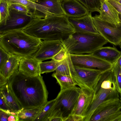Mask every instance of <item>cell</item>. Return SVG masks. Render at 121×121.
Wrapping results in <instances>:
<instances>
[{
    "mask_svg": "<svg viewBox=\"0 0 121 121\" xmlns=\"http://www.w3.org/2000/svg\"><path fill=\"white\" fill-rule=\"evenodd\" d=\"M9 89L23 109L39 108L48 101V92L43 77H32L18 71L8 79Z\"/></svg>",
    "mask_w": 121,
    "mask_h": 121,
    "instance_id": "6da1fadb",
    "label": "cell"
},
{
    "mask_svg": "<svg viewBox=\"0 0 121 121\" xmlns=\"http://www.w3.org/2000/svg\"><path fill=\"white\" fill-rule=\"evenodd\" d=\"M22 30L41 40H58L61 42L75 32L68 17L65 15L45 17L44 15L34 14Z\"/></svg>",
    "mask_w": 121,
    "mask_h": 121,
    "instance_id": "7a4b0ae2",
    "label": "cell"
},
{
    "mask_svg": "<svg viewBox=\"0 0 121 121\" xmlns=\"http://www.w3.org/2000/svg\"><path fill=\"white\" fill-rule=\"evenodd\" d=\"M41 41L22 30L0 34V47L9 54L22 58L33 57L38 50Z\"/></svg>",
    "mask_w": 121,
    "mask_h": 121,
    "instance_id": "3957f363",
    "label": "cell"
},
{
    "mask_svg": "<svg viewBox=\"0 0 121 121\" xmlns=\"http://www.w3.org/2000/svg\"><path fill=\"white\" fill-rule=\"evenodd\" d=\"M61 42L67 52L76 54H91L108 42L99 33L77 32Z\"/></svg>",
    "mask_w": 121,
    "mask_h": 121,
    "instance_id": "277c9868",
    "label": "cell"
},
{
    "mask_svg": "<svg viewBox=\"0 0 121 121\" xmlns=\"http://www.w3.org/2000/svg\"><path fill=\"white\" fill-rule=\"evenodd\" d=\"M81 89L76 86L60 89L52 108L48 121L55 117H60L63 121L72 114L77 103Z\"/></svg>",
    "mask_w": 121,
    "mask_h": 121,
    "instance_id": "5b68a950",
    "label": "cell"
},
{
    "mask_svg": "<svg viewBox=\"0 0 121 121\" xmlns=\"http://www.w3.org/2000/svg\"><path fill=\"white\" fill-rule=\"evenodd\" d=\"M89 121H121V103L119 94L106 99L95 109Z\"/></svg>",
    "mask_w": 121,
    "mask_h": 121,
    "instance_id": "8992f818",
    "label": "cell"
},
{
    "mask_svg": "<svg viewBox=\"0 0 121 121\" xmlns=\"http://www.w3.org/2000/svg\"><path fill=\"white\" fill-rule=\"evenodd\" d=\"M95 28L99 32L108 42L115 46L121 44V23H110L100 19L96 14L92 17Z\"/></svg>",
    "mask_w": 121,
    "mask_h": 121,
    "instance_id": "52a82bcc",
    "label": "cell"
},
{
    "mask_svg": "<svg viewBox=\"0 0 121 121\" xmlns=\"http://www.w3.org/2000/svg\"><path fill=\"white\" fill-rule=\"evenodd\" d=\"M70 55L74 66L98 69L103 72L110 69L112 68V64L92 54H70Z\"/></svg>",
    "mask_w": 121,
    "mask_h": 121,
    "instance_id": "ba28073f",
    "label": "cell"
},
{
    "mask_svg": "<svg viewBox=\"0 0 121 121\" xmlns=\"http://www.w3.org/2000/svg\"><path fill=\"white\" fill-rule=\"evenodd\" d=\"M10 17L5 23L0 25V34L22 30L29 23L33 15L20 13L10 10Z\"/></svg>",
    "mask_w": 121,
    "mask_h": 121,
    "instance_id": "9c48e42d",
    "label": "cell"
},
{
    "mask_svg": "<svg viewBox=\"0 0 121 121\" xmlns=\"http://www.w3.org/2000/svg\"><path fill=\"white\" fill-rule=\"evenodd\" d=\"M63 48L62 42L59 40H41L38 50L33 57L40 62L52 59Z\"/></svg>",
    "mask_w": 121,
    "mask_h": 121,
    "instance_id": "30bf717a",
    "label": "cell"
},
{
    "mask_svg": "<svg viewBox=\"0 0 121 121\" xmlns=\"http://www.w3.org/2000/svg\"><path fill=\"white\" fill-rule=\"evenodd\" d=\"M69 21L74 29L75 32L82 33H99L94 25L91 12L79 17H68Z\"/></svg>",
    "mask_w": 121,
    "mask_h": 121,
    "instance_id": "8fae6325",
    "label": "cell"
},
{
    "mask_svg": "<svg viewBox=\"0 0 121 121\" xmlns=\"http://www.w3.org/2000/svg\"><path fill=\"white\" fill-rule=\"evenodd\" d=\"M74 67L76 73L83 84L94 92L103 72L98 69Z\"/></svg>",
    "mask_w": 121,
    "mask_h": 121,
    "instance_id": "7c38bea8",
    "label": "cell"
},
{
    "mask_svg": "<svg viewBox=\"0 0 121 121\" xmlns=\"http://www.w3.org/2000/svg\"><path fill=\"white\" fill-rule=\"evenodd\" d=\"M81 89V91L72 114H78L85 117L93 101L94 92L86 87Z\"/></svg>",
    "mask_w": 121,
    "mask_h": 121,
    "instance_id": "4fadbf2b",
    "label": "cell"
},
{
    "mask_svg": "<svg viewBox=\"0 0 121 121\" xmlns=\"http://www.w3.org/2000/svg\"><path fill=\"white\" fill-rule=\"evenodd\" d=\"M118 94L117 90L101 88L95 90L93 101L86 113L83 121H89L94 111L100 104L108 97Z\"/></svg>",
    "mask_w": 121,
    "mask_h": 121,
    "instance_id": "5bb4252c",
    "label": "cell"
},
{
    "mask_svg": "<svg viewBox=\"0 0 121 121\" xmlns=\"http://www.w3.org/2000/svg\"><path fill=\"white\" fill-rule=\"evenodd\" d=\"M56 73L69 76L76 81L82 88L86 87L81 81L75 70L71 60L70 54L67 52L66 57L62 61L55 70Z\"/></svg>",
    "mask_w": 121,
    "mask_h": 121,
    "instance_id": "9a60e30c",
    "label": "cell"
},
{
    "mask_svg": "<svg viewBox=\"0 0 121 121\" xmlns=\"http://www.w3.org/2000/svg\"><path fill=\"white\" fill-rule=\"evenodd\" d=\"M62 6L65 15L68 17H78L86 15L90 12L77 0H64Z\"/></svg>",
    "mask_w": 121,
    "mask_h": 121,
    "instance_id": "2e32d148",
    "label": "cell"
},
{
    "mask_svg": "<svg viewBox=\"0 0 121 121\" xmlns=\"http://www.w3.org/2000/svg\"><path fill=\"white\" fill-rule=\"evenodd\" d=\"M98 17L101 20L113 23H120L119 13L107 0H102L101 2Z\"/></svg>",
    "mask_w": 121,
    "mask_h": 121,
    "instance_id": "e0dca14e",
    "label": "cell"
},
{
    "mask_svg": "<svg viewBox=\"0 0 121 121\" xmlns=\"http://www.w3.org/2000/svg\"><path fill=\"white\" fill-rule=\"evenodd\" d=\"M40 62L33 57L22 58L19 62L18 71L30 76L41 75L39 66Z\"/></svg>",
    "mask_w": 121,
    "mask_h": 121,
    "instance_id": "ac0fdd59",
    "label": "cell"
},
{
    "mask_svg": "<svg viewBox=\"0 0 121 121\" xmlns=\"http://www.w3.org/2000/svg\"><path fill=\"white\" fill-rule=\"evenodd\" d=\"M91 54L112 64L121 55V51L118 50L115 47L102 46Z\"/></svg>",
    "mask_w": 121,
    "mask_h": 121,
    "instance_id": "d6986e66",
    "label": "cell"
},
{
    "mask_svg": "<svg viewBox=\"0 0 121 121\" xmlns=\"http://www.w3.org/2000/svg\"><path fill=\"white\" fill-rule=\"evenodd\" d=\"M22 57L11 55L6 62L0 68V74L8 79L18 71L19 62Z\"/></svg>",
    "mask_w": 121,
    "mask_h": 121,
    "instance_id": "ffe728a7",
    "label": "cell"
},
{
    "mask_svg": "<svg viewBox=\"0 0 121 121\" xmlns=\"http://www.w3.org/2000/svg\"><path fill=\"white\" fill-rule=\"evenodd\" d=\"M100 88L117 91L115 77L112 68L102 73L95 91Z\"/></svg>",
    "mask_w": 121,
    "mask_h": 121,
    "instance_id": "44dd1931",
    "label": "cell"
},
{
    "mask_svg": "<svg viewBox=\"0 0 121 121\" xmlns=\"http://www.w3.org/2000/svg\"><path fill=\"white\" fill-rule=\"evenodd\" d=\"M0 97L3 100L11 110L18 111L23 109L10 91L7 83L0 87Z\"/></svg>",
    "mask_w": 121,
    "mask_h": 121,
    "instance_id": "7402d4cb",
    "label": "cell"
},
{
    "mask_svg": "<svg viewBox=\"0 0 121 121\" xmlns=\"http://www.w3.org/2000/svg\"><path fill=\"white\" fill-rule=\"evenodd\" d=\"M62 0H35L34 2L48 9L52 16L65 15L62 6Z\"/></svg>",
    "mask_w": 121,
    "mask_h": 121,
    "instance_id": "603a6c76",
    "label": "cell"
},
{
    "mask_svg": "<svg viewBox=\"0 0 121 121\" xmlns=\"http://www.w3.org/2000/svg\"><path fill=\"white\" fill-rule=\"evenodd\" d=\"M56 80L60 86V89H64L72 88L77 85L76 82L69 76L56 74L55 72L52 75Z\"/></svg>",
    "mask_w": 121,
    "mask_h": 121,
    "instance_id": "cb8c5ba5",
    "label": "cell"
},
{
    "mask_svg": "<svg viewBox=\"0 0 121 121\" xmlns=\"http://www.w3.org/2000/svg\"><path fill=\"white\" fill-rule=\"evenodd\" d=\"M17 3L24 4L34 11H38L44 15L45 17L52 15L45 6L30 0H18Z\"/></svg>",
    "mask_w": 121,
    "mask_h": 121,
    "instance_id": "d4e9b609",
    "label": "cell"
},
{
    "mask_svg": "<svg viewBox=\"0 0 121 121\" xmlns=\"http://www.w3.org/2000/svg\"><path fill=\"white\" fill-rule=\"evenodd\" d=\"M43 106L28 109H22L20 111L18 115L19 121H34Z\"/></svg>",
    "mask_w": 121,
    "mask_h": 121,
    "instance_id": "484cf974",
    "label": "cell"
},
{
    "mask_svg": "<svg viewBox=\"0 0 121 121\" xmlns=\"http://www.w3.org/2000/svg\"><path fill=\"white\" fill-rule=\"evenodd\" d=\"M55 101V100L54 99L48 101L42 106L34 121H48L49 115Z\"/></svg>",
    "mask_w": 121,
    "mask_h": 121,
    "instance_id": "4316f807",
    "label": "cell"
},
{
    "mask_svg": "<svg viewBox=\"0 0 121 121\" xmlns=\"http://www.w3.org/2000/svg\"><path fill=\"white\" fill-rule=\"evenodd\" d=\"M11 3L5 0H0V25L5 24L10 17Z\"/></svg>",
    "mask_w": 121,
    "mask_h": 121,
    "instance_id": "83f0119b",
    "label": "cell"
},
{
    "mask_svg": "<svg viewBox=\"0 0 121 121\" xmlns=\"http://www.w3.org/2000/svg\"><path fill=\"white\" fill-rule=\"evenodd\" d=\"M60 63V62H57L52 59L50 61L40 62L39 66L40 74L55 71Z\"/></svg>",
    "mask_w": 121,
    "mask_h": 121,
    "instance_id": "f1b7e54d",
    "label": "cell"
},
{
    "mask_svg": "<svg viewBox=\"0 0 121 121\" xmlns=\"http://www.w3.org/2000/svg\"><path fill=\"white\" fill-rule=\"evenodd\" d=\"M85 7L89 12H99L102 0H77Z\"/></svg>",
    "mask_w": 121,
    "mask_h": 121,
    "instance_id": "f546056e",
    "label": "cell"
},
{
    "mask_svg": "<svg viewBox=\"0 0 121 121\" xmlns=\"http://www.w3.org/2000/svg\"><path fill=\"white\" fill-rule=\"evenodd\" d=\"M30 9L26 5L18 3L11 2L10 10L16 12L27 15H32L33 12H32Z\"/></svg>",
    "mask_w": 121,
    "mask_h": 121,
    "instance_id": "4dcf8cb0",
    "label": "cell"
},
{
    "mask_svg": "<svg viewBox=\"0 0 121 121\" xmlns=\"http://www.w3.org/2000/svg\"><path fill=\"white\" fill-rule=\"evenodd\" d=\"M112 69L115 77L117 90L121 95V67L115 62L112 64Z\"/></svg>",
    "mask_w": 121,
    "mask_h": 121,
    "instance_id": "1f68e13d",
    "label": "cell"
},
{
    "mask_svg": "<svg viewBox=\"0 0 121 121\" xmlns=\"http://www.w3.org/2000/svg\"><path fill=\"white\" fill-rule=\"evenodd\" d=\"M10 55L0 47V68L6 62Z\"/></svg>",
    "mask_w": 121,
    "mask_h": 121,
    "instance_id": "d6a6232c",
    "label": "cell"
},
{
    "mask_svg": "<svg viewBox=\"0 0 121 121\" xmlns=\"http://www.w3.org/2000/svg\"><path fill=\"white\" fill-rule=\"evenodd\" d=\"M67 54L66 50L63 47L58 53L52 57V59L57 62H60L66 57Z\"/></svg>",
    "mask_w": 121,
    "mask_h": 121,
    "instance_id": "836d02e7",
    "label": "cell"
},
{
    "mask_svg": "<svg viewBox=\"0 0 121 121\" xmlns=\"http://www.w3.org/2000/svg\"><path fill=\"white\" fill-rule=\"evenodd\" d=\"M84 118L83 116L73 114L70 115L65 121H83Z\"/></svg>",
    "mask_w": 121,
    "mask_h": 121,
    "instance_id": "e575fe53",
    "label": "cell"
},
{
    "mask_svg": "<svg viewBox=\"0 0 121 121\" xmlns=\"http://www.w3.org/2000/svg\"><path fill=\"white\" fill-rule=\"evenodd\" d=\"M119 13L121 14V4L116 0H107Z\"/></svg>",
    "mask_w": 121,
    "mask_h": 121,
    "instance_id": "d590c367",
    "label": "cell"
},
{
    "mask_svg": "<svg viewBox=\"0 0 121 121\" xmlns=\"http://www.w3.org/2000/svg\"><path fill=\"white\" fill-rule=\"evenodd\" d=\"M0 110L3 111L8 110H11L9 108L3 100L0 98Z\"/></svg>",
    "mask_w": 121,
    "mask_h": 121,
    "instance_id": "8d00e7d4",
    "label": "cell"
},
{
    "mask_svg": "<svg viewBox=\"0 0 121 121\" xmlns=\"http://www.w3.org/2000/svg\"><path fill=\"white\" fill-rule=\"evenodd\" d=\"M9 115L0 110V121H7Z\"/></svg>",
    "mask_w": 121,
    "mask_h": 121,
    "instance_id": "74e56055",
    "label": "cell"
},
{
    "mask_svg": "<svg viewBox=\"0 0 121 121\" xmlns=\"http://www.w3.org/2000/svg\"><path fill=\"white\" fill-rule=\"evenodd\" d=\"M8 83V79L0 74V87Z\"/></svg>",
    "mask_w": 121,
    "mask_h": 121,
    "instance_id": "f35d334b",
    "label": "cell"
},
{
    "mask_svg": "<svg viewBox=\"0 0 121 121\" xmlns=\"http://www.w3.org/2000/svg\"><path fill=\"white\" fill-rule=\"evenodd\" d=\"M8 121H19L18 116L9 115L8 118Z\"/></svg>",
    "mask_w": 121,
    "mask_h": 121,
    "instance_id": "ab89813d",
    "label": "cell"
},
{
    "mask_svg": "<svg viewBox=\"0 0 121 121\" xmlns=\"http://www.w3.org/2000/svg\"><path fill=\"white\" fill-rule=\"evenodd\" d=\"M49 121H63V120L61 117H55L50 119Z\"/></svg>",
    "mask_w": 121,
    "mask_h": 121,
    "instance_id": "60d3db41",
    "label": "cell"
},
{
    "mask_svg": "<svg viewBox=\"0 0 121 121\" xmlns=\"http://www.w3.org/2000/svg\"><path fill=\"white\" fill-rule=\"evenodd\" d=\"M116 62L121 67V55Z\"/></svg>",
    "mask_w": 121,
    "mask_h": 121,
    "instance_id": "b9f144b4",
    "label": "cell"
},
{
    "mask_svg": "<svg viewBox=\"0 0 121 121\" xmlns=\"http://www.w3.org/2000/svg\"><path fill=\"white\" fill-rule=\"evenodd\" d=\"M6 1L12 3H17L18 0H5Z\"/></svg>",
    "mask_w": 121,
    "mask_h": 121,
    "instance_id": "7bdbcfd3",
    "label": "cell"
},
{
    "mask_svg": "<svg viewBox=\"0 0 121 121\" xmlns=\"http://www.w3.org/2000/svg\"><path fill=\"white\" fill-rule=\"evenodd\" d=\"M119 16L120 22L121 23V14L119 13Z\"/></svg>",
    "mask_w": 121,
    "mask_h": 121,
    "instance_id": "ee69618b",
    "label": "cell"
},
{
    "mask_svg": "<svg viewBox=\"0 0 121 121\" xmlns=\"http://www.w3.org/2000/svg\"><path fill=\"white\" fill-rule=\"evenodd\" d=\"M121 4V0H116Z\"/></svg>",
    "mask_w": 121,
    "mask_h": 121,
    "instance_id": "f6af8a7d",
    "label": "cell"
},
{
    "mask_svg": "<svg viewBox=\"0 0 121 121\" xmlns=\"http://www.w3.org/2000/svg\"><path fill=\"white\" fill-rule=\"evenodd\" d=\"M120 100L121 102V95H120Z\"/></svg>",
    "mask_w": 121,
    "mask_h": 121,
    "instance_id": "bcb514c9",
    "label": "cell"
},
{
    "mask_svg": "<svg viewBox=\"0 0 121 121\" xmlns=\"http://www.w3.org/2000/svg\"><path fill=\"white\" fill-rule=\"evenodd\" d=\"M120 48L121 49V44L120 45Z\"/></svg>",
    "mask_w": 121,
    "mask_h": 121,
    "instance_id": "7dc6e473",
    "label": "cell"
},
{
    "mask_svg": "<svg viewBox=\"0 0 121 121\" xmlns=\"http://www.w3.org/2000/svg\"><path fill=\"white\" fill-rule=\"evenodd\" d=\"M31 0L34 1V0Z\"/></svg>",
    "mask_w": 121,
    "mask_h": 121,
    "instance_id": "c3c4849f",
    "label": "cell"
},
{
    "mask_svg": "<svg viewBox=\"0 0 121 121\" xmlns=\"http://www.w3.org/2000/svg\"><path fill=\"white\" fill-rule=\"evenodd\" d=\"M35 0H34V1H35Z\"/></svg>",
    "mask_w": 121,
    "mask_h": 121,
    "instance_id": "681fc988",
    "label": "cell"
}]
</instances>
